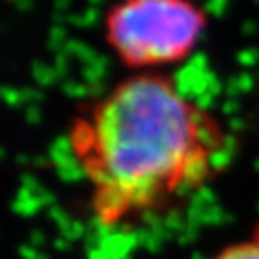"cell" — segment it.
Segmentation results:
<instances>
[{
  "instance_id": "1",
  "label": "cell",
  "mask_w": 259,
  "mask_h": 259,
  "mask_svg": "<svg viewBox=\"0 0 259 259\" xmlns=\"http://www.w3.org/2000/svg\"><path fill=\"white\" fill-rule=\"evenodd\" d=\"M70 148L103 227L158 216L203 186L227 150L218 119L169 77L137 74L77 117Z\"/></svg>"
},
{
  "instance_id": "2",
  "label": "cell",
  "mask_w": 259,
  "mask_h": 259,
  "mask_svg": "<svg viewBox=\"0 0 259 259\" xmlns=\"http://www.w3.org/2000/svg\"><path fill=\"white\" fill-rule=\"evenodd\" d=\"M205 27L194 0H121L106 15L105 36L126 67L148 70L186 60Z\"/></svg>"
},
{
  "instance_id": "3",
  "label": "cell",
  "mask_w": 259,
  "mask_h": 259,
  "mask_svg": "<svg viewBox=\"0 0 259 259\" xmlns=\"http://www.w3.org/2000/svg\"><path fill=\"white\" fill-rule=\"evenodd\" d=\"M214 259H259V239L252 238L250 241L231 245L223 248Z\"/></svg>"
},
{
  "instance_id": "4",
  "label": "cell",
  "mask_w": 259,
  "mask_h": 259,
  "mask_svg": "<svg viewBox=\"0 0 259 259\" xmlns=\"http://www.w3.org/2000/svg\"><path fill=\"white\" fill-rule=\"evenodd\" d=\"M254 238L259 239V225H257V229H255V232H254Z\"/></svg>"
}]
</instances>
